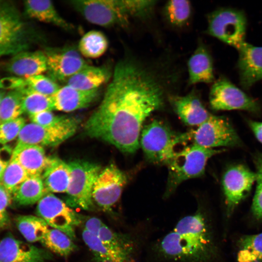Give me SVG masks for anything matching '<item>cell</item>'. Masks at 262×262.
Masks as SVG:
<instances>
[{"mask_svg": "<svg viewBox=\"0 0 262 262\" xmlns=\"http://www.w3.org/2000/svg\"><path fill=\"white\" fill-rule=\"evenodd\" d=\"M177 83L162 62L127 55L115 66L101 103L85 124L86 133L124 153L135 152L145 121L164 107Z\"/></svg>", "mask_w": 262, "mask_h": 262, "instance_id": "obj_1", "label": "cell"}, {"mask_svg": "<svg viewBox=\"0 0 262 262\" xmlns=\"http://www.w3.org/2000/svg\"><path fill=\"white\" fill-rule=\"evenodd\" d=\"M157 249L165 258L181 262H210L216 252L211 229L200 209L180 220Z\"/></svg>", "mask_w": 262, "mask_h": 262, "instance_id": "obj_2", "label": "cell"}, {"mask_svg": "<svg viewBox=\"0 0 262 262\" xmlns=\"http://www.w3.org/2000/svg\"><path fill=\"white\" fill-rule=\"evenodd\" d=\"M190 140V131L177 132L164 122L155 119L143 127L139 143L148 162L166 164L179 150L177 147Z\"/></svg>", "mask_w": 262, "mask_h": 262, "instance_id": "obj_3", "label": "cell"}, {"mask_svg": "<svg viewBox=\"0 0 262 262\" xmlns=\"http://www.w3.org/2000/svg\"><path fill=\"white\" fill-rule=\"evenodd\" d=\"M222 151L193 144L180 149L166 164L168 175L164 197H169L184 181L203 175L208 160Z\"/></svg>", "mask_w": 262, "mask_h": 262, "instance_id": "obj_4", "label": "cell"}, {"mask_svg": "<svg viewBox=\"0 0 262 262\" xmlns=\"http://www.w3.org/2000/svg\"><path fill=\"white\" fill-rule=\"evenodd\" d=\"M32 39L16 7L0 2V57L28 50Z\"/></svg>", "mask_w": 262, "mask_h": 262, "instance_id": "obj_5", "label": "cell"}, {"mask_svg": "<svg viewBox=\"0 0 262 262\" xmlns=\"http://www.w3.org/2000/svg\"><path fill=\"white\" fill-rule=\"evenodd\" d=\"M70 4L89 22L104 27H126L130 17L123 0H74Z\"/></svg>", "mask_w": 262, "mask_h": 262, "instance_id": "obj_6", "label": "cell"}, {"mask_svg": "<svg viewBox=\"0 0 262 262\" xmlns=\"http://www.w3.org/2000/svg\"><path fill=\"white\" fill-rule=\"evenodd\" d=\"M208 34L237 50L245 42L246 19L239 10L222 8L208 16Z\"/></svg>", "mask_w": 262, "mask_h": 262, "instance_id": "obj_7", "label": "cell"}, {"mask_svg": "<svg viewBox=\"0 0 262 262\" xmlns=\"http://www.w3.org/2000/svg\"><path fill=\"white\" fill-rule=\"evenodd\" d=\"M70 180L66 191L68 201L75 205L88 210L93 206L92 191L94 183L100 172L97 164L83 160H75L68 163Z\"/></svg>", "mask_w": 262, "mask_h": 262, "instance_id": "obj_8", "label": "cell"}, {"mask_svg": "<svg viewBox=\"0 0 262 262\" xmlns=\"http://www.w3.org/2000/svg\"><path fill=\"white\" fill-rule=\"evenodd\" d=\"M190 131L192 144L206 148L236 147L241 143L232 126L223 116L212 114L196 130Z\"/></svg>", "mask_w": 262, "mask_h": 262, "instance_id": "obj_9", "label": "cell"}, {"mask_svg": "<svg viewBox=\"0 0 262 262\" xmlns=\"http://www.w3.org/2000/svg\"><path fill=\"white\" fill-rule=\"evenodd\" d=\"M77 127V120L67 117L51 126H42L33 122L25 124L17 136L16 144L57 146L72 136Z\"/></svg>", "mask_w": 262, "mask_h": 262, "instance_id": "obj_10", "label": "cell"}, {"mask_svg": "<svg viewBox=\"0 0 262 262\" xmlns=\"http://www.w3.org/2000/svg\"><path fill=\"white\" fill-rule=\"evenodd\" d=\"M36 212L49 226L63 232L72 240L75 238L74 229L81 223V215L54 195L46 194L38 202Z\"/></svg>", "mask_w": 262, "mask_h": 262, "instance_id": "obj_11", "label": "cell"}, {"mask_svg": "<svg viewBox=\"0 0 262 262\" xmlns=\"http://www.w3.org/2000/svg\"><path fill=\"white\" fill-rule=\"evenodd\" d=\"M209 103L214 111L241 110L256 113L258 103L225 78L215 81L210 91Z\"/></svg>", "mask_w": 262, "mask_h": 262, "instance_id": "obj_12", "label": "cell"}, {"mask_svg": "<svg viewBox=\"0 0 262 262\" xmlns=\"http://www.w3.org/2000/svg\"><path fill=\"white\" fill-rule=\"evenodd\" d=\"M127 182L126 174L111 164L100 171L93 186V201L100 208L110 211L118 201Z\"/></svg>", "mask_w": 262, "mask_h": 262, "instance_id": "obj_13", "label": "cell"}, {"mask_svg": "<svg viewBox=\"0 0 262 262\" xmlns=\"http://www.w3.org/2000/svg\"><path fill=\"white\" fill-rule=\"evenodd\" d=\"M48 76L56 82L66 81L88 64L73 47L47 48Z\"/></svg>", "mask_w": 262, "mask_h": 262, "instance_id": "obj_14", "label": "cell"}, {"mask_svg": "<svg viewBox=\"0 0 262 262\" xmlns=\"http://www.w3.org/2000/svg\"><path fill=\"white\" fill-rule=\"evenodd\" d=\"M256 175L243 164L228 168L222 178V186L226 203L229 213H231L251 190Z\"/></svg>", "mask_w": 262, "mask_h": 262, "instance_id": "obj_15", "label": "cell"}, {"mask_svg": "<svg viewBox=\"0 0 262 262\" xmlns=\"http://www.w3.org/2000/svg\"><path fill=\"white\" fill-rule=\"evenodd\" d=\"M51 258L47 250L10 235L0 241V262H46Z\"/></svg>", "mask_w": 262, "mask_h": 262, "instance_id": "obj_16", "label": "cell"}, {"mask_svg": "<svg viewBox=\"0 0 262 262\" xmlns=\"http://www.w3.org/2000/svg\"><path fill=\"white\" fill-rule=\"evenodd\" d=\"M168 101L181 120L189 126H198L212 115L194 90L184 96L172 95Z\"/></svg>", "mask_w": 262, "mask_h": 262, "instance_id": "obj_17", "label": "cell"}, {"mask_svg": "<svg viewBox=\"0 0 262 262\" xmlns=\"http://www.w3.org/2000/svg\"><path fill=\"white\" fill-rule=\"evenodd\" d=\"M238 50L240 83L243 88L248 89L262 79V47L245 42Z\"/></svg>", "mask_w": 262, "mask_h": 262, "instance_id": "obj_18", "label": "cell"}, {"mask_svg": "<svg viewBox=\"0 0 262 262\" xmlns=\"http://www.w3.org/2000/svg\"><path fill=\"white\" fill-rule=\"evenodd\" d=\"M99 95V89L85 91L66 85L51 98L54 110L70 112L88 107Z\"/></svg>", "mask_w": 262, "mask_h": 262, "instance_id": "obj_19", "label": "cell"}, {"mask_svg": "<svg viewBox=\"0 0 262 262\" xmlns=\"http://www.w3.org/2000/svg\"><path fill=\"white\" fill-rule=\"evenodd\" d=\"M7 70L24 79L43 74L47 71V58L44 51L28 50L13 56L6 65Z\"/></svg>", "mask_w": 262, "mask_h": 262, "instance_id": "obj_20", "label": "cell"}, {"mask_svg": "<svg viewBox=\"0 0 262 262\" xmlns=\"http://www.w3.org/2000/svg\"><path fill=\"white\" fill-rule=\"evenodd\" d=\"M188 84L210 83L214 80L212 56L207 47L199 42L187 62Z\"/></svg>", "mask_w": 262, "mask_h": 262, "instance_id": "obj_21", "label": "cell"}, {"mask_svg": "<svg viewBox=\"0 0 262 262\" xmlns=\"http://www.w3.org/2000/svg\"><path fill=\"white\" fill-rule=\"evenodd\" d=\"M24 168L29 176H41L49 164L42 147L38 145L16 144L12 157Z\"/></svg>", "mask_w": 262, "mask_h": 262, "instance_id": "obj_22", "label": "cell"}, {"mask_svg": "<svg viewBox=\"0 0 262 262\" xmlns=\"http://www.w3.org/2000/svg\"><path fill=\"white\" fill-rule=\"evenodd\" d=\"M26 15L30 18L41 22L50 24L66 31H72L74 26L64 18L49 0L24 1Z\"/></svg>", "mask_w": 262, "mask_h": 262, "instance_id": "obj_23", "label": "cell"}, {"mask_svg": "<svg viewBox=\"0 0 262 262\" xmlns=\"http://www.w3.org/2000/svg\"><path fill=\"white\" fill-rule=\"evenodd\" d=\"M113 73L105 66L87 64L66 82L74 88L89 91L97 89L109 81Z\"/></svg>", "mask_w": 262, "mask_h": 262, "instance_id": "obj_24", "label": "cell"}, {"mask_svg": "<svg viewBox=\"0 0 262 262\" xmlns=\"http://www.w3.org/2000/svg\"><path fill=\"white\" fill-rule=\"evenodd\" d=\"M70 175L68 164L57 157H50L42 178L48 192L65 193L68 188Z\"/></svg>", "mask_w": 262, "mask_h": 262, "instance_id": "obj_25", "label": "cell"}, {"mask_svg": "<svg viewBox=\"0 0 262 262\" xmlns=\"http://www.w3.org/2000/svg\"><path fill=\"white\" fill-rule=\"evenodd\" d=\"M47 193L41 176H29L12 194L17 204L27 206L38 202Z\"/></svg>", "mask_w": 262, "mask_h": 262, "instance_id": "obj_26", "label": "cell"}, {"mask_svg": "<svg viewBox=\"0 0 262 262\" xmlns=\"http://www.w3.org/2000/svg\"><path fill=\"white\" fill-rule=\"evenodd\" d=\"M82 239L94 258L112 262H133V256L119 251L103 243L99 238L83 229Z\"/></svg>", "mask_w": 262, "mask_h": 262, "instance_id": "obj_27", "label": "cell"}, {"mask_svg": "<svg viewBox=\"0 0 262 262\" xmlns=\"http://www.w3.org/2000/svg\"><path fill=\"white\" fill-rule=\"evenodd\" d=\"M16 225L22 236L31 243L41 241L49 229L42 218L32 215H20L15 219Z\"/></svg>", "mask_w": 262, "mask_h": 262, "instance_id": "obj_28", "label": "cell"}, {"mask_svg": "<svg viewBox=\"0 0 262 262\" xmlns=\"http://www.w3.org/2000/svg\"><path fill=\"white\" fill-rule=\"evenodd\" d=\"M108 48V41L105 34L97 30H91L81 38L78 50L84 57L96 59L103 55Z\"/></svg>", "mask_w": 262, "mask_h": 262, "instance_id": "obj_29", "label": "cell"}, {"mask_svg": "<svg viewBox=\"0 0 262 262\" xmlns=\"http://www.w3.org/2000/svg\"><path fill=\"white\" fill-rule=\"evenodd\" d=\"M17 89H19L23 95V112L28 114L29 116L42 111L54 110L51 97L35 91L26 83Z\"/></svg>", "mask_w": 262, "mask_h": 262, "instance_id": "obj_30", "label": "cell"}, {"mask_svg": "<svg viewBox=\"0 0 262 262\" xmlns=\"http://www.w3.org/2000/svg\"><path fill=\"white\" fill-rule=\"evenodd\" d=\"M237 260L238 262H262V232L241 238Z\"/></svg>", "mask_w": 262, "mask_h": 262, "instance_id": "obj_31", "label": "cell"}, {"mask_svg": "<svg viewBox=\"0 0 262 262\" xmlns=\"http://www.w3.org/2000/svg\"><path fill=\"white\" fill-rule=\"evenodd\" d=\"M40 242L46 248L63 256H68L77 248L68 235L53 228L48 230Z\"/></svg>", "mask_w": 262, "mask_h": 262, "instance_id": "obj_32", "label": "cell"}, {"mask_svg": "<svg viewBox=\"0 0 262 262\" xmlns=\"http://www.w3.org/2000/svg\"><path fill=\"white\" fill-rule=\"evenodd\" d=\"M22 97L19 89L12 90L5 95L0 103V124L20 117L24 113Z\"/></svg>", "mask_w": 262, "mask_h": 262, "instance_id": "obj_33", "label": "cell"}, {"mask_svg": "<svg viewBox=\"0 0 262 262\" xmlns=\"http://www.w3.org/2000/svg\"><path fill=\"white\" fill-rule=\"evenodd\" d=\"M98 237L103 243L112 248L133 256L134 243L127 235L115 232L104 224L99 231Z\"/></svg>", "mask_w": 262, "mask_h": 262, "instance_id": "obj_34", "label": "cell"}, {"mask_svg": "<svg viewBox=\"0 0 262 262\" xmlns=\"http://www.w3.org/2000/svg\"><path fill=\"white\" fill-rule=\"evenodd\" d=\"M164 12L169 23L180 27L184 26L190 17L191 4L186 0H169L165 5Z\"/></svg>", "mask_w": 262, "mask_h": 262, "instance_id": "obj_35", "label": "cell"}, {"mask_svg": "<svg viewBox=\"0 0 262 262\" xmlns=\"http://www.w3.org/2000/svg\"><path fill=\"white\" fill-rule=\"evenodd\" d=\"M29 176L20 164L12 158L1 176L0 183L12 195L19 185Z\"/></svg>", "mask_w": 262, "mask_h": 262, "instance_id": "obj_36", "label": "cell"}, {"mask_svg": "<svg viewBox=\"0 0 262 262\" xmlns=\"http://www.w3.org/2000/svg\"><path fill=\"white\" fill-rule=\"evenodd\" d=\"M26 84L35 91L49 97H51L60 87L57 82L43 74L24 79Z\"/></svg>", "mask_w": 262, "mask_h": 262, "instance_id": "obj_37", "label": "cell"}, {"mask_svg": "<svg viewBox=\"0 0 262 262\" xmlns=\"http://www.w3.org/2000/svg\"><path fill=\"white\" fill-rule=\"evenodd\" d=\"M124 2L130 18L132 17L145 18L152 13L156 1L124 0Z\"/></svg>", "mask_w": 262, "mask_h": 262, "instance_id": "obj_38", "label": "cell"}, {"mask_svg": "<svg viewBox=\"0 0 262 262\" xmlns=\"http://www.w3.org/2000/svg\"><path fill=\"white\" fill-rule=\"evenodd\" d=\"M256 188L252 204V212L258 219H262V155L255 159Z\"/></svg>", "mask_w": 262, "mask_h": 262, "instance_id": "obj_39", "label": "cell"}, {"mask_svg": "<svg viewBox=\"0 0 262 262\" xmlns=\"http://www.w3.org/2000/svg\"><path fill=\"white\" fill-rule=\"evenodd\" d=\"M25 124V120L22 117L0 124V144H6L17 137Z\"/></svg>", "mask_w": 262, "mask_h": 262, "instance_id": "obj_40", "label": "cell"}, {"mask_svg": "<svg viewBox=\"0 0 262 262\" xmlns=\"http://www.w3.org/2000/svg\"><path fill=\"white\" fill-rule=\"evenodd\" d=\"M52 111H44L30 115L33 123L42 126H51L62 122L66 116L55 115Z\"/></svg>", "mask_w": 262, "mask_h": 262, "instance_id": "obj_41", "label": "cell"}, {"mask_svg": "<svg viewBox=\"0 0 262 262\" xmlns=\"http://www.w3.org/2000/svg\"><path fill=\"white\" fill-rule=\"evenodd\" d=\"M12 194L0 183V216L7 218L6 209L11 203Z\"/></svg>", "mask_w": 262, "mask_h": 262, "instance_id": "obj_42", "label": "cell"}, {"mask_svg": "<svg viewBox=\"0 0 262 262\" xmlns=\"http://www.w3.org/2000/svg\"><path fill=\"white\" fill-rule=\"evenodd\" d=\"M13 150L7 145L0 144V179L12 159Z\"/></svg>", "mask_w": 262, "mask_h": 262, "instance_id": "obj_43", "label": "cell"}, {"mask_svg": "<svg viewBox=\"0 0 262 262\" xmlns=\"http://www.w3.org/2000/svg\"><path fill=\"white\" fill-rule=\"evenodd\" d=\"M83 222L84 229L97 236L104 224L100 219L96 217H86Z\"/></svg>", "mask_w": 262, "mask_h": 262, "instance_id": "obj_44", "label": "cell"}, {"mask_svg": "<svg viewBox=\"0 0 262 262\" xmlns=\"http://www.w3.org/2000/svg\"><path fill=\"white\" fill-rule=\"evenodd\" d=\"M248 124L257 139L262 144V122L249 120Z\"/></svg>", "mask_w": 262, "mask_h": 262, "instance_id": "obj_45", "label": "cell"}, {"mask_svg": "<svg viewBox=\"0 0 262 262\" xmlns=\"http://www.w3.org/2000/svg\"><path fill=\"white\" fill-rule=\"evenodd\" d=\"M7 218H4L0 216V229L4 227L7 223Z\"/></svg>", "mask_w": 262, "mask_h": 262, "instance_id": "obj_46", "label": "cell"}, {"mask_svg": "<svg viewBox=\"0 0 262 262\" xmlns=\"http://www.w3.org/2000/svg\"><path fill=\"white\" fill-rule=\"evenodd\" d=\"M5 95V92L0 91V103Z\"/></svg>", "mask_w": 262, "mask_h": 262, "instance_id": "obj_47", "label": "cell"}]
</instances>
